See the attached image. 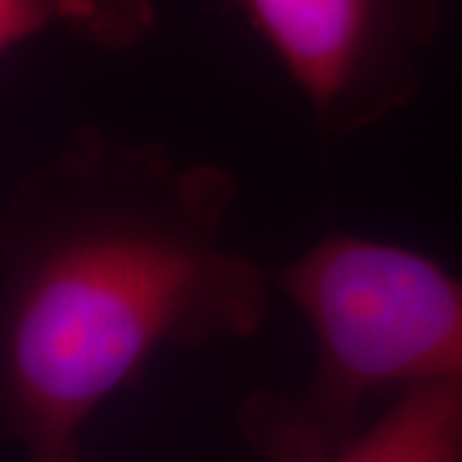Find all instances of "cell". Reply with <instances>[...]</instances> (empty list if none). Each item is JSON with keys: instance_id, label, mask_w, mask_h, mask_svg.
Listing matches in <instances>:
<instances>
[{"instance_id": "5", "label": "cell", "mask_w": 462, "mask_h": 462, "mask_svg": "<svg viewBox=\"0 0 462 462\" xmlns=\"http://www.w3.org/2000/svg\"><path fill=\"white\" fill-rule=\"evenodd\" d=\"M157 26L152 0H0V57L50 32L90 47L129 51Z\"/></svg>"}, {"instance_id": "2", "label": "cell", "mask_w": 462, "mask_h": 462, "mask_svg": "<svg viewBox=\"0 0 462 462\" xmlns=\"http://www.w3.org/2000/svg\"><path fill=\"white\" fill-rule=\"evenodd\" d=\"M273 285L309 321L316 363L300 388L245 401L239 427L263 460H331L370 398L462 380V278L427 254L329 234Z\"/></svg>"}, {"instance_id": "3", "label": "cell", "mask_w": 462, "mask_h": 462, "mask_svg": "<svg viewBox=\"0 0 462 462\" xmlns=\"http://www.w3.org/2000/svg\"><path fill=\"white\" fill-rule=\"evenodd\" d=\"M329 134H355L416 93L439 0H239Z\"/></svg>"}, {"instance_id": "4", "label": "cell", "mask_w": 462, "mask_h": 462, "mask_svg": "<svg viewBox=\"0 0 462 462\" xmlns=\"http://www.w3.org/2000/svg\"><path fill=\"white\" fill-rule=\"evenodd\" d=\"M327 462H462V380L403 388Z\"/></svg>"}, {"instance_id": "1", "label": "cell", "mask_w": 462, "mask_h": 462, "mask_svg": "<svg viewBox=\"0 0 462 462\" xmlns=\"http://www.w3.org/2000/svg\"><path fill=\"white\" fill-rule=\"evenodd\" d=\"M226 167L78 129L0 214V431L26 462H83L108 398L165 349L247 339L273 275L226 245Z\"/></svg>"}]
</instances>
